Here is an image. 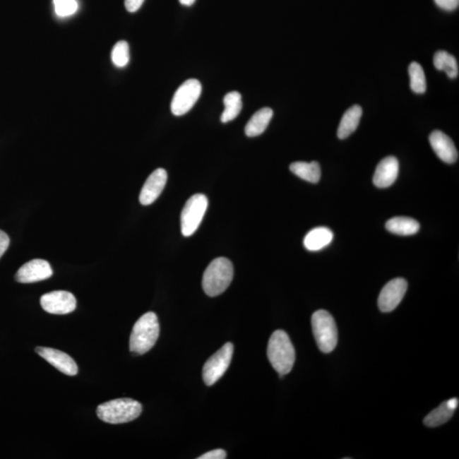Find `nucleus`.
<instances>
[{
    "mask_svg": "<svg viewBox=\"0 0 459 459\" xmlns=\"http://www.w3.org/2000/svg\"><path fill=\"white\" fill-rule=\"evenodd\" d=\"M56 14L60 16L73 15L78 9L76 0H54Z\"/></svg>",
    "mask_w": 459,
    "mask_h": 459,
    "instance_id": "26",
    "label": "nucleus"
},
{
    "mask_svg": "<svg viewBox=\"0 0 459 459\" xmlns=\"http://www.w3.org/2000/svg\"><path fill=\"white\" fill-rule=\"evenodd\" d=\"M10 245V237L5 232L0 230V258L6 252Z\"/></svg>",
    "mask_w": 459,
    "mask_h": 459,
    "instance_id": "29",
    "label": "nucleus"
},
{
    "mask_svg": "<svg viewBox=\"0 0 459 459\" xmlns=\"http://www.w3.org/2000/svg\"><path fill=\"white\" fill-rule=\"evenodd\" d=\"M168 174L164 169H157L145 181L140 193V203L148 206L160 197L166 186Z\"/></svg>",
    "mask_w": 459,
    "mask_h": 459,
    "instance_id": "13",
    "label": "nucleus"
},
{
    "mask_svg": "<svg viewBox=\"0 0 459 459\" xmlns=\"http://www.w3.org/2000/svg\"><path fill=\"white\" fill-rule=\"evenodd\" d=\"M112 61L118 68H124L129 61V47L126 41H119L112 51Z\"/></svg>",
    "mask_w": 459,
    "mask_h": 459,
    "instance_id": "25",
    "label": "nucleus"
},
{
    "mask_svg": "<svg viewBox=\"0 0 459 459\" xmlns=\"http://www.w3.org/2000/svg\"><path fill=\"white\" fill-rule=\"evenodd\" d=\"M407 290V282L403 278H395L383 287L378 296V306L382 312L394 311L402 302Z\"/></svg>",
    "mask_w": 459,
    "mask_h": 459,
    "instance_id": "10",
    "label": "nucleus"
},
{
    "mask_svg": "<svg viewBox=\"0 0 459 459\" xmlns=\"http://www.w3.org/2000/svg\"><path fill=\"white\" fill-rule=\"evenodd\" d=\"M234 274L232 263L227 258L220 257L213 261L203 275V289L210 297H215L227 290Z\"/></svg>",
    "mask_w": 459,
    "mask_h": 459,
    "instance_id": "3",
    "label": "nucleus"
},
{
    "mask_svg": "<svg viewBox=\"0 0 459 459\" xmlns=\"http://www.w3.org/2000/svg\"><path fill=\"white\" fill-rule=\"evenodd\" d=\"M42 308L46 312L55 315H66L74 311L77 306L76 299L66 291H53L40 299Z\"/></svg>",
    "mask_w": 459,
    "mask_h": 459,
    "instance_id": "9",
    "label": "nucleus"
},
{
    "mask_svg": "<svg viewBox=\"0 0 459 459\" xmlns=\"http://www.w3.org/2000/svg\"><path fill=\"white\" fill-rule=\"evenodd\" d=\"M333 233L327 227H316L307 233L304 246L309 251H319L332 243Z\"/></svg>",
    "mask_w": 459,
    "mask_h": 459,
    "instance_id": "17",
    "label": "nucleus"
},
{
    "mask_svg": "<svg viewBox=\"0 0 459 459\" xmlns=\"http://www.w3.org/2000/svg\"><path fill=\"white\" fill-rule=\"evenodd\" d=\"M434 66L437 70L444 71L450 78L458 76V65L456 58L445 51H439L434 56Z\"/></svg>",
    "mask_w": 459,
    "mask_h": 459,
    "instance_id": "23",
    "label": "nucleus"
},
{
    "mask_svg": "<svg viewBox=\"0 0 459 459\" xmlns=\"http://www.w3.org/2000/svg\"><path fill=\"white\" fill-rule=\"evenodd\" d=\"M411 90L416 94H424L427 89V77L418 62H412L408 68Z\"/></svg>",
    "mask_w": 459,
    "mask_h": 459,
    "instance_id": "24",
    "label": "nucleus"
},
{
    "mask_svg": "<svg viewBox=\"0 0 459 459\" xmlns=\"http://www.w3.org/2000/svg\"><path fill=\"white\" fill-rule=\"evenodd\" d=\"M53 270L48 261L36 258L24 264L16 274V281L32 283L46 280L52 277Z\"/></svg>",
    "mask_w": 459,
    "mask_h": 459,
    "instance_id": "11",
    "label": "nucleus"
},
{
    "mask_svg": "<svg viewBox=\"0 0 459 459\" xmlns=\"http://www.w3.org/2000/svg\"><path fill=\"white\" fill-rule=\"evenodd\" d=\"M399 174V162L395 157H387L379 162L374 175V184L378 189L393 185Z\"/></svg>",
    "mask_w": 459,
    "mask_h": 459,
    "instance_id": "15",
    "label": "nucleus"
},
{
    "mask_svg": "<svg viewBox=\"0 0 459 459\" xmlns=\"http://www.w3.org/2000/svg\"><path fill=\"white\" fill-rule=\"evenodd\" d=\"M436 5L446 11L456 10L459 6V0H434Z\"/></svg>",
    "mask_w": 459,
    "mask_h": 459,
    "instance_id": "27",
    "label": "nucleus"
},
{
    "mask_svg": "<svg viewBox=\"0 0 459 459\" xmlns=\"http://www.w3.org/2000/svg\"><path fill=\"white\" fill-rule=\"evenodd\" d=\"M201 93V83L195 78L189 79L175 92L171 102V112L175 116L187 114L198 102Z\"/></svg>",
    "mask_w": 459,
    "mask_h": 459,
    "instance_id": "8",
    "label": "nucleus"
},
{
    "mask_svg": "<svg viewBox=\"0 0 459 459\" xmlns=\"http://www.w3.org/2000/svg\"><path fill=\"white\" fill-rule=\"evenodd\" d=\"M362 115V109L360 106L354 105L345 112L340 121L337 135L340 140L349 137L356 131L359 124H360Z\"/></svg>",
    "mask_w": 459,
    "mask_h": 459,
    "instance_id": "18",
    "label": "nucleus"
},
{
    "mask_svg": "<svg viewBox=\"0 0 459 459\" xmlns=\"http://www.w3.org/2000/svg\"><path fill=\"white\" fill-rule=\"evenodd\" d=\"M429 143L438 157L446 164H454L458 160V153L453 141L445 133L435 131L429 136Z\"/></svg>",
    "mask_w": 459,
    "mask_h": 459,
    "instance_id": "14",
    "label": "nucleus"
},
{
    "mask_svg": "<svg viewBox=\"0 0 459 459\" xmlns=\"http://www.w3.org/2000/svg\"><path fill=\"white\" fill-rule=\"evenodd\" d=\"M234 346L227 343L213 354L203 366V378L208 386H212L223 376L231 364Z\"/></svg>",
    "mask_w": 459,
    "mask_h": 459,
    "instance_id": "7",
    "label": "nucleus"
},
{
    "mask_svg": "<svg viewBox=\"0 0 459 459\" xmlns=\"http://www.w3.org/2000/svg\"><path fill=\"white\" fill-rule=\"evenodd\" d=\"M145 0H124L125 8L129 12H136L143 5Z\"/></svg>",
    "mask_w": 459,
    "mask_h": 459,
    "instance_id": "30",
    "label": "nucleus"
},
{
    "mask_svg": "<svg viewBox=\"0 0 459 459\" xmlns=\"http://www.w3.org/2000/svg\"><path fill=\"white\" fill-rule=\"evenodd\" d=\"M225 110L221 115V122L227 124L230 121L235 119L239 115L243 102H242V95L239 92H229L224 97Z\"/></svg>",
    "mask_w": 459,
    "mask_h": 459,
    "instance_id": "22",
    "label": "nucleus"
},
{
    "mask_svg": "<svg viewBox=\"0 0 459 459\" xmlns=\"http://www.w3.org/2000/svg\"><path fill=\"white\" fill-rule=\"evenodd\" d=\"M160 332V323L155 313H145L133 325L129 339V350L136 354L148 352L155 345Z\"/></svg>",
    "mask_w": 459,
    "mask_h": 459,
    "instance_id": "1",
    "label": "nucleus"
},
{
    "mask_svg": "<svg viewBox=\"0 0 459 459\" xmlns=\"http://www.w3.org/2000/svg\"><path fill=\"white\" fill-rule=\"evenodd\" d=\"M227 458V453L223 449H215L210 451L202 456L198 457V459H225Z\"/></svg>",
    "mask_w": 459,
    "mask_h": 459,
    "instance_id": "28",
    "label": "nucleus"
},
{
    "mask_svg": "<svg viewBox=\"0 0 459 459\" xmlns=\"http://www.w3.org/2000/svg\"><path fill=\"white\" fill-rule=\"evenodd\" d=\"M292 173L304 181L317 183L321 179V167L317 162H295L290 165Z\"/></svg>",
    "mask_w": 459,
    "mask_h": 459,
    "instance_id": "21",
    "label": "nucleus"
},
{
    "mask_svg": "<svg viewBox=\"0 0 459 459\" xmlns=\"http://www.w3.org/2000/svg\"><path fill=\"white\" fill-rule=\"evenodd\" d=\"M273 117V111L269 107L258 110L252 116L245 127L246 136L256 137L264 133Z\"/></svg>",
    "mask_w": 459,
    "mask_h": 459,
    "instance_id": "19",
    "label": "nucleus"
},
{
    "mask_svg": "<svg viewBox=\"0 0 459 459\" xmlns=\"http://www.w3.org/2000/svg\"><path fill=\"white\" fill-rule=\"evenodd\" d=\"M179 1L182 6H191L193 5L196 0H179Z\"/></svg>",
    "mask_w": 459,
    "mask_h": 459,
    "instance_id": "31",
    "label": "nucleus"
},
{
    "mask_svg": "<svg viewBox=\"0 0 459 459\" xmlns=\"http://www.w3.org/2000/svg\"><path fill=\"white\" fill-rule=\"evenodd\" d=\"M208 205V198L203 194H195L187 200L181 216V233L184 237H191L197 231L205 215Z\"/></svg>",
    "mask_w": 459,
    "mask_h": 459,
    "instance_id": "6",
    "label": "nucleus"
},
{
    "mask_svg": "<svg viewBox=\"0 0 459 459\" xmlns=\"http://www.w3.org/2000/svg\"><path fill=\"white\" fill-rule=\"evenodd\" d=\"M267 356L271 366L281 377L291 372L295 362V350L287 333L277 330L270 336Z\"/></svg>",
    "mask_w": 459,
    "mask_h": 459,
    "instance_id": "2",
    "label": "nucleus"
},
{
    "mask_svg": "<svg viewBox=\"0 0 459 459\" xmlns=\"http://www.w3.org/2000/svg\"><path fill=\"white\" fill-rule=\"evenodd\" d=\"M143 406L137 400L122 398L109 400L97 407L98 418L103 422L119 424L131 422L141 415Z\"/></svg>",
    "mask_w": 459,
    "mask_h": 459,
    "instance_id": "4",
    "label": "nucleus"
},
{
    "mask_svg": "<svg viewBox=\"0 0 459 459\" xmlns=\"http://www.w3.org/2000/svg\"><path fill=\"white\" fill-rule=\"evenodd\" d=\"M458 399L452 398L443 403L425 417L424 423L428 427H437L444 424L452 418L458 407Z\"/></svg>",
    "mask_w": 459,
    "mask_h": 459,
    "instance_id": "16",
    "label": "nucleus"
},
{
    "mask_svg": "<svg viewBox=\"0 0 459 459\" xmlns=\"http://www.w3.org/2000/svg\"><path fill=\"white\" fill-rule=\"evenodd\" d=\"M35 350L39 356L43 357L61 373L68 376H75L78 374V365L68 354L48 347H37Z\"/></svg>",
    "mask_w": 459,
    "mask_h": 459,
    "instance_id": "12",
    "label": "nucleus"
},
{
    "mask_svg": "<svg viewBox=\"0 0 459 459\" xmlns=\"http://www.w3.org/2000/svg\"><path fill=\"white\" fill-rule=\"evenodd\" d=\"M312 331L317 346L323 353H330L338 344V330L335 319L330 313L319 310L311 317Z\"/></svg>",
    "mask_w": 459,
    "mask_h": 459,
    "instance_id": "5",
    "label": "nucleus"
},
{
    "mask_svg": "<svg viewBox=\"0 0 459 459\" xmlns=\"http://www.w3.org/2000/svg\"><path fill=\"white\" fill-rule=\"evenodd\" d=\"M386 227L391 233L400 236H411L419 231L420 225L409 217H394L387 221Z\"/></svg>",
    "mask_w": 459,
    "mask_h": 459,
    "instance_id": "20",
    "label": "nucleus"
}]
</instances>
